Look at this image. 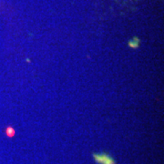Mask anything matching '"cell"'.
I'll list each match as a JSON object with an SVG mask.
<instances>
[{
    "label": "cell",
    "instance_id": "3",
    "mask_svg": "<svg viewBox=\"0 0 164 164\" xmlns=\"http://www.w3.org/2000/svg\"><path fill=\"white\" fill-rule=\"evenodd\" d=\"M130 46L131 47H137L138 46V39H133L130 42Z\"/></svg>",
    "mask_w": 164,
    "mask_h": 164
},
{
    "label": "cell",
    "instance_id": "1",
    "mask_svg": "<svg viewBox=\"0 0 164 164\" xmlns=\"http://www.w3.org/2000/svg\"><path fill=\"white\" fill-rule=\"evenodd\" d=\"M94 160L98 164H116L115 160L110 155L101 152V153H94L93 154Z\"/></svg>",
    "mask_w": 164,
    "mask_h": 164
},
{
    "label": "cell",
    "instance_id": "2",
    "mask_svg": "<svg viewBox=\"0 0 164 164\" xmlns=\"http://www.w3.org/2000/svg\"><path fill=\"white\" fill-rule=\"evenodd\" d=\"M7 135L8 137H13L15 135V130L13 128H11V127H8L7 129Z\"/></svg>",
    "mask_w": 164,
    "mask_h": 164
}]
</instances>
